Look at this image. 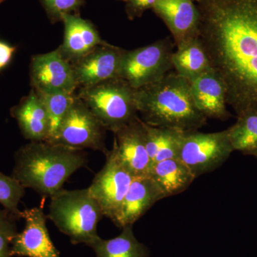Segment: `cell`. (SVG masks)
<instances>
[{"instance_id":"obj_1","label":"cell","mask_w":257,"mask_h":257,"mask_svg":"<svg viewBox=\"0 0 257 257\" xmlns=\"http://www.w3.org/2000/svg\"><path fill=\"white\" fill-rule=\"evenodd\" d=\"M199 37L236 114L257 110V0H195Z\"/></svg>"},{"instance_id":"obj_2","label":"cell","mask_w":257,"mask_h":257,"mask_svg":"<svg viewBox=\"0 0 257 257\" xmlns=\"http://www.w3.org/2000/svg\"><path fill=\"white\" fill-rule=\"evenodd\" d=\"M87 162L82 150L47 141H32L15 152L11 176L25 189L51 197Z\"/></svg>"},{"instance_id":"obj_3","label":"cell","mask_w":257,"mask_h":257,"mask_svg":"<svg viewBox=\"0 0 257 257\" xmlns=\"http://www.w3.org/2000/svg\"><path fill=\"white\" fill-rule=\"evenodd\" d=\"M137 108L150 126L199 130L207 119L194 103L190 82L174 72L151 84L136 89Z\"/></svg>"},{"instance_id":"obj_4","label":"cell","mask_w":257,"mask_h":257,"mask_svg":"<svg viewBox=\"0 0 257 257\" xmlns=\"http://www.w3.org/2000/svg\"><path fill=\"white\" fill-rule=\"evenodd\" d=\"M50 198L47 217L69 236L71 242L90 246L99 237L97 225L104 214L88 188L62 189Z\"/></svg>"},{"instance_id":"obj_5","label":"cell","mask_w":257,"mask_h":257,"mask_svg":"<svg viewBox=\"0 0 257 257\" xmlns=\"http://www.w3.org/2000/svg\"><path fill=\"white\" fill-rule=\"evenodd\" d=\"M77 97L106 130L114 132L138 116L136 89L121 78L79 88Z\"/></svg>"},{"instance_id":"obj_6","label":"cell","mask_w":257,"mask_h":257,"mask_svg":"<svg viewBox=\"0 0 257 257\" xmlns=\"http://www.w3.org/2000/svg\"><path fill=\"white\" fill-rule=\"evenodd\" d=\"M173 48L172 40L166 37L147 46L126 50L119 78L135 89L160 80L173 69Z\"/></svg>"},{"instance_id":"obj_7","label":"cell","mask_w":257,"mask_h":257,"mask_svg":"<svg viewBox=\"0 0 257 257\" xmlns=\"http://www.w3.org/2000/svg\"><path fill=\"white\" fill-rule=\"evenodd\" d=\"M234 152L227 130L213 133H184L179 158L196 178L219 168Z\"/></svg>"},{"instance_id":"obj_8","label":"cell","mask_w":257,"mask_h":257,"mask_svg":"<svg viewBox=\"0 0 257 257\" xmlns=\"http://www.w3.org/2000/svg\"><path fill=\"white\" fill-rule=\"evenodd\" d=\"M105 131L99 120L77 96L55 138L50 143L77 150L91 149L106 155L108 150L104 142Z\"/></svg>"},{"instance_id":"obj_9","label":"cell","mask_w":257,"mask_h":257,"mask_svg":"<svg viewBox=\"0 0 257 257\" xmlns=\"http://www.w3.org/2000/svg\"><path fill=\"white\" fill-rule=\"evenodd\" d=\"M105 165L94 177L88 188L99 204L104 216L114 221L134 177L111 150L106 155Z\"/></svg>"},{"instance_id":"obj_10","label":"cell","mask_w":257,"mask_h":257,"mask_svg":"<svg viewBox=\"0 0 257 257\" xmlns=\"http://www.w3.org/2000/svg\"><path fill=\"white\" fill-rule=\"evenodd\" d=\"M30 77L32 89L44 93H75L78 89L72 64L57 50L32 57Z\"/></svg>"},{"instance_id":"obj_11","label":"cell","mask_w":257,"mask_h":257,"mask_svg":"<svg viewBox=\"0 0 257 257\" xmlns=\"http://www.w3.org/2000/svg\"><path fill=\"white\" fill-rule=\"evenodd\" d=\"M124 49L105 42L72 63L79 88L119 78Z\"/></svg>"},{"instance_id":"obj_12","label":"cell","mask_w":257,"mask_h":257,"mask_svg":"<svg viewBox=\"0 0 257 257\" xmlns=\"http://www.w3.org/2000/svg\"><path fill=\"white\" fill-rule=\"evenodd\" d=\"M143 121L137 116L114 132L111 150L134 178L150 176L152 162L147 153Z\"/></svg>"},{"instance_id":"obj_13","label":"cell","mask_w":257,"mask_h":257,"mask_svg":"<svg viewBox=\"0 0 257 257\" xmlns=\"http://www.w3.org/2000/svg\"><path fill=\"white\" fill-rule=\"evenodd\" d=\"M25 229L18 233L12 243V256L60 257V252L50 239L45 215L41 208L35 207L22 212Z\"/></svg>"},{"instance_id":"obj_14","label":"cell","mask_w":257,"mask_h":257,"mask_svg":"<svg viewBox=\"0 0 257 257\" xmlns=\"http://www.w3.org/2000/svg\"><path fill=\"white\" fill-rule=\"evenodd\" d=\"M152 11L169 29L176 46L199 37L200 15L195 0H157Z\"/></svg>"},{"instance_id":"obj_15","label":"cell","mask_w":257,"mask_h":257,"mask_svg":"<svg viewBox=\"0 0 257 257\" xmlns=\"http://www.w3.org/2000/svg\"><path fill=\"white\" fill-rule=\"evenodd\" d=\"M165 198L162 189L150 176L134 178L113 222L121 229L133 226L155 203Z\"/></svg>"},{"instance_id":"obj_16","label":"cell","mask_w":257,"mask_h":257,"mask_svg":"<svg viewBox=\"0 0 257 257\" xmlns=\"http://www.w3.org/2000/svg\"><path fill=\"white\" fill-rule=\"evenodd\" d=\"M61 21L64 24V36L58 50L71 64L106 42L91 22L78 15H64Z\"/></svg>"},{"instance_id":"obj_17","label":"cell","mask_w":257,"mask_h":257,"mask_svg":"<svg viewBox=\"0 0 257 257\" xmlns=\"http://www.w3.org/2000/svg\"><path fill=\"white\" fill-rule=\"evenodd\" d=\"M190 85L194 103L207 119L224 121L229 117L226 87L213 69L191 81Z\"/></svg>"},{"instance_id":"obj_18","label":"cell","mask_w":257,"mask_h":257,"mask_svg":"<svg viewBox=\"0 0 257 257\" xmlns=\"http://www.w3.org/2000/svg\"><path fill=\"white\" fill-rule=\"evenodd\" d=\"M24 138L30 142L46 141L50 132V120L41 98L32 89L18 105L10 109Z\"/></svg>"},{"instance_id":"obj_19","label":"cell","mask_w":257,"mask_h":257,"mask_svg":"<svg viewBox=\"0 0 257 257\" xmlns=\"http://www.w3.org/2000/svg\"><path fill=\"white\" fill-rule=\"evenodd\" d=\"M172 62L176 73L189 82L213 69L199 37L177 46Z\"/></svg>"},{"instance_id":"obj_20","label":"cell","mask_w":257,"mask_h":257,"mask_svg":"<svg viewBox=\"0 0 257 257\" xmlns=\"http://www.w3.org/2000/svg\"><path fill=\"white\" fill-rule=\"evenodd\" d=\"M150 177L158 184L166 198L184 192L196 179L179 158L152 164Z\"/></svg>"},{"instance_id":"obj_21","label":"cell","mask_w":257,"mask_h":257,"mask_svg":"<svg viewBox=\"0 0 257 257\" xmlns=\"http://www.w3.org/2000/svg\"><path fill=\"white\" fill-rule=\"evenodd\" d=\"M143 126L147 151L152 165L161 161L179 158L185 132L150 126L145 122Z\"/></svg>"},{"instance_id":"obj_22","label":"cell","mask_w":257,"mask_h":257,"mask_svg":"<svg viewBox=\"0 0 257 257\" xmlns=\"http://www.w3.org/2000/svg\"><path fill=\"white\" fill-rule=\"evenodd\" d=\"M89 247L96 257H149L150 251L134 234L133 226L122 228L121 234L110 239L99 237Z\"/></svg>"},{"instance_id":"obj_23","label":"cell","mask_w":257,"mask_h":257,"mask_svg":"<svg viewBox=\"0 0 257 257\" xmlns=\"http://www.w3.org/2000/svg\"><path fill=\"white\" fill-rule=\"evenodd\" d=\"M227 132L234 151L257 157V110L238 115L236 122Z\"/></svg>"},{"instance_id":"obj_24","label":"cell","mask_w":257,"mask_h":257,"mask_svg":"<svg viewBox=\"0 0 257 257\" xmlns=\"http://www.w3.org/2000/svg\"><path fill=\"white\" fill-rule=\"evenodd\" d=\"M43 101L50 120V132L46 141L55 138L64 116L77 99L76 93L36 92Z\"/></svg>"},{"instance_id":"obj_25","label":"cell","mask_w":257,"mask_h":257,"mask_svg":"<svg viewBox=\"0 0 257 257\" xmlns=\"http://www.w3.org/2000/svg\"><path fill=\"white\" fill-rule=\"evenodd\" d=\"M25 194V187L17 179L0 172V204L19 219L23 212L19 209V203Z\"/></svg>"},{"instance_id":"obj_26","label":"cell","mask_w":257,"mask_h":257,"mask_svg":"<svg viewBox=\"0 0 257 257\" xmlns=\"http://www.w3.org/2000/svg\"><path fill=\"white\" fill-rule=\"evenodd\" d=\"M18 219L10 211L0 209V257H13L12 243L18 234Z\"/></svg>"},{"instance_id":"obj_27","label":"cell","mask_w":257,"mask_h":257,"mask_svg":"<svg viewBox=\"0 0 257 257\" xmlns=\"http://www.w3.org/2000/svg\"><path fill=\"white\" fill-rule=\"evenodd\" d=\"M52 23L62 20L64 15L72 14L80 9L85 0H40Z\"/></svg>"},{"instance_id":"obj_28","label":"cell","mask_w":257,"mask_h":257,"mask_svg":"<svg viewBox=\"0 0 257 257\" xmlns=\"http://www.w3.org/2000/svg\"><path fill=\"white\" fill-rule=\"evenodd\" d=\"M157 0H126L125 2V13L128 20L143 16L148 10H152Z\"/></svg>"},{"instance_id":"obj_29","label":"cell","mask_w":257,"mask_h":257,"mask_svg":"<svg viewBox=\"0 0 257 257\" xmlns=\"http://www.w3.org/2000/svg\"><path fill=\"white\" fill-rule=\"evenodd\" d=\"M15 52L16 47L0 41V70L4 69L10 63Z\"/></svg>"},{"instance_id":"obj_30","label":"cell","mask_w":257,"mask_h":257,"mask_svg":"<svg viewBox=\"0 0 257 257\" xmlns=\"http://www.w3.org/2000/svg\"><path fill=\"white\" fill-rule=\"evenodd\" d=\"M3 0H0V4H1L2 3H3Z\"/></svg>"},{"instance_id":"obj_31","label":"cell","mask_w":257,"mask_h":257,"mask_svg":"<svg viewBox=\"0 0 257 257\" xmlns=\"http://www.w3.org/2000/svg\"><path fill=\"white\" fill-rule=\"evenodd\" d=\"M120 1H124V3H125V2H126V0H120Z\"/></svg>"},{"instance_id":"obj_32","label":"cell","mask_w":257,"mask_h":257,"mask_svg":"<svg viewBox=\"0 0 257 257\" xmlns=\"http://www.w3.org/2000/svg\"><path fill=\"white\" fill-rule=\"evenodd\" d=\"M4 1H5V0H3V2H4Z\"/></svg>"}]
</instances>
